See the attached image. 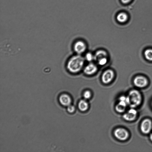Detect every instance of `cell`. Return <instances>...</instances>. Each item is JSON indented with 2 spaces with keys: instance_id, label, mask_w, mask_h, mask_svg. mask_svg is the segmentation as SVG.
<instances>
[{
  "instance_id": "cell-19",
  "label": "cell",
  "mask_w": 152,
  "mask_h": 152,
  "mask_svg": "<svg viewBox=\"0 0 152 152\" xmlns=\"http://www.w3.org/2000/svg\"><path fill=\"white\" fill-rule=\"evenodd\" d=\"M75 110V107L71 104L67 106V110L69 113H73Z\"/></svg>"
},
{
  "instance_id": "cell-7",
  "label": "cell",
  "mask_w": 152,
  "mask_h": 152,
  "mask_svg": "<svg viewBox=\"0 0 152 152\" xmlns=\"http://www.w3.org/2000/svg\"><path fill=\"white\" fill-rule=\"evenodd\" d=\"M119 102L116 105L115 108L116 111L119 113L124 112L128 105L126 102V96H121L119 98Z\"/></svg>"
},
{
  "instance_id": "cell-2",
  "label": "cell",
  "mask_w": 152,
  "mask_h": 152,
  "mask_svg": "<svg viewBox=\"0 0 152 152\" xmlns=\"http://www.w3.org/2000/svg\"><path fill=\"white\" fill-rule=\"evenodd\" d=\"M127 104L131 108H134L139 106L142 101V96L137 90L133 89L130 91L126 96Z\"/></svg>"
},
{
  "instance_id": "cell-9",
  "label": "cell",
  "mask_w": 152,
  "mask_h": 152,
  "mask_svg": "<svg viewBox=\"0 0 152 152\" xmlns=\"http://www.w3.org/2000/svg\"><path fill=\"white\" fill-rule=\"evenodd\" d=\"M137 115V112L136 110L134 108H131L124 114L123 118L126 121H132L135 119Z\"/></svg>"
},
{
  "instance_id": "cell-1",
  "label": "cell",
  "mask_w": 152,
  "mask_h": 152,
  "mask_svg": "<svg viewBox=\"0 0 152 152\" xmlns=\"http://www.w3.org/2000/svg\"><path fill=\"white\" fill-rule=\"evenodd\" d=\"M85 59L79 54L71 57L67 62L66 67L67 70L72 73L80 72L83 67Z\"/></svg>"
},
{
  "instance_id": "cell-21",
  "label": "cell",
  "mask_w": 152,
  "mask_h": 152,
  "mask_svg": "<svg viewBox=\"0 0 152 152\" xmlns=\"http://www.w3.org/2000/svg\"><path fill=\"white\" fill-rule=\"evenodd\" d=\"M150 139L151 140L152 142V133H151L150 136Z\"/></svg>"
},
{
  "instance_id": "cell-11",
  "label": "cell",
  "mask_w": 152,
  "mask_h": 152,
  "mask_svg": "<svg viewBox=\"0 0 152 152\" xmlns=\"http://www.w3.org/2000/svg\"><path fill=\"white\" fill-rule=\"evenodd\" d=\"M59 100L61 104L65 106H68L71 104L72 102L70 97L66 94H61L59 97Z\"/></svg>"
},
{
  "instance_id": "cell-18",
  "label": "cell",
  "mask_w": 152,
  "mask_h": 152,
  "mask_svg": "<svg viewBox=\"0 0 152 152\" xmlns=\"http://www.w3.org/2000/svg\"><path fill=\"white\" fill-rule=\"evenodd\" d=\"M91 96V92L88 90L85 91L83 94V96L85 99H90Z\"/></svg>"
},
{
  "instance_id": "cell-20",
  "label": "cell",
  "mask_w": 152,
  "mask_h": 152,
  "mask_svg": "<svg viewBox=\"0 0 152 152\" xmlns=\"http://www.w3.org/2000/svg\"><path fill=\"white\" fill-rule=\"evenodd\" d=\"M121 2L124 4H127L130 2L132 0H120Z\"/></svg>"
},
{
  "instance_id": "cell-10",
  "label": "cell",
  "mask_w": 152,
  "mask_h": 152,
  "mask_svg": "<svg viewBox=\"0 0 152 152\" xmlns=\"http://www.w3.org/2000/svg\"><path fill=\"white\" fill-rule=\"evenodd\" d=\"M97 70L96 65L94 63H90L85 67L84 72L87 75H91L95 73Z\"/></svg>"
},
{
  "instance_id": "cell-8",
  "label": "cell",
  "mask_w": 152,
  "mask_h": 152,
  "mask_svg": "<svg viewBox=\"0 0 152 152\" xmlns=\"http://www.w3.org/2000/svg\"><path fill=\"white\" fill-rule=\"evenodd\" d=\"M74 49L76 53L80 55L85 51L86 49V46L83 42L78 41L75 43Z\"/></svg>"
},
{
  "instance_id": "cell-17",
  "label": "cell",
  "mask_w": 152,
  "mask_h": 152,
  "mask_svg": "<svg viewBox=\"0 0 152 152\" xmlns=\"http://www.w3.org/2000/svg\"><path fill=\"white\" fill-rule=\"evenodd\" d=\"M107 57H105L99 59L96 62L98 65L100 66H103L107 63Z\"/></svg>"
},
{
  "instance_id": "cell-14",
  "label": "cell",
  "mask_w": 152,
  "mask_h": 152,
  "mask_svg": "<svg viewBox=\"0 0 152 152\" xmlns=\"http://www.w3.org/2000/svg\"><path fill=\"white\" fill-rule=\"evenodd\" d=\"M79 110L82 111H85L88 107V104L86 99H82L80 101L78 104Z\"/></svg>"
},
{
  "instance_id": "cell-4",
  "label": "cell",
  "mask_w": 152,
  "mask_h": 152,
  "mask_svg": "<svg viewBox=\"0 0 152 152\" xmlns=\"http://www.w3.org/2000/svg\"><path fill=\"white\" fill-rule=\"evenodd\" d=\"M115 76L114 71L111 69L105 70L102 76V80L104 84H108L110 83L113 79Z\"/></svg>"
},
{
  "instance_id": "cell-5",
  "label": "cell",
  "mask_w": 152,
  "mask_h": 152,
  "mask_svg": "<svg viewBox=\"0 0 152 152\" xmlns=\"http://www.w3.org/2000/svg\"><path fill=\"white\" fill-rule=\"evenodd\" d=\"M152 128V122L150 119L146 118L142 122L140 129L141 132L143 134H146L149 133Z\"/></svg>"
},
{
  "instance_id": "cell-13",
  "label": "cell",
  "mask_w": 152,
  "mask_h": 152,
  "mask_svg": "<svg viewBox=\"0 0 152 152\" xmlns=\"http://www.w3.org/2000/svg\"><path fill=\"white\" fill-rule=\"evenodd\" d=\"M94 55V60L96 61L100 59L108 57V55L107 52L102 50H99L96 51Z\"/></svg>"
},
{
  "instance_id": "cell-6",
  "label": "cell",
  "mask_w": 152,
  "mask_h": 152,
  "mask_svg": "<svg viewBox=\"0 0 152 152\" xmlns=\"http://www.w3.org/2000/svg\"><path fill=\"white\" fill-rule=\"evenodd\" d=\"M133 83L136 87L139 88H143L147 85L148 81L147 78L144 76L139 75L134 78Z\"/></svg>"
},
{
  "instance_id": "cell-16",
  "label": "cell",
  "mask_w": 152,
  "mask_h": 152,
  "mask_svg": "<svg viewBox=\"0 0 152 152\" xmlns=\"http://www.w3.org/2000/svg\"><path fill=\"white\" fill-rule=\"evenodd\" d=\"M85 59L87 61L91 62L94 60V55L91 53H88L85 55Z\"/></svg>"
},
{
  "instance_id": "cell-22",
  "label": "cell",
  "mask_w": 152,
  "mask_h": 152,
  "mask_svg": "<svg viewBox=\"0 0 152 152\" xmlns=\"http://www.w3.org/2000/svg\"><path fill=\"white\" fill-rule=\"evenodd\" d=\"M151 104H152V102H151Z\"/></svg>"
},
{
  "instance_id": "cell-3",
  "label": "cell",
  "mask_w": 152,
  "mask_h": 152,
  "mask_svg": "<svg viewBox=\"0 0 152 152\" xmlns=\"http://www.w3.org/2000/svg\"><path fill=\"white\" fill-rule=\"evenodd\" d=\"M114 134L116 138L122 141L127 140L129 137V133L127 131L122 128L116 129L114 131Z\"/></svg>"
},
{
  "instance_id": "cell-12",
  "label": "cell",
  "mask_w": 152,
  "mask_h": 152,
  "mask_svg": "<svg viewBox=\"0 0 152 152\" xmlns=\"http://www.w3.org/2000/svg\"><path fill=\"white\" fill-rule=\"evenodd\" d=\"M128 19V16L125 12H122L118 13L116 16L118 22L121 23L126 22Z\"/></svg>"
},
{
  "instance_id": "cell-15",
  "label": "cell",
  "mask_w": 152,
  "mask_h": 152,
  "mask_svg": "<svg viewBox=\"0 0 152 152\" xmlns=\"http://www.w3.org/2000/svg\"><path fill=\"white\" fill-rule=\"evenodd\" d=\"M145 58L148 60L152 61V49H148L146 50L144 53Z\"/></svg>"
}]
</instances>
